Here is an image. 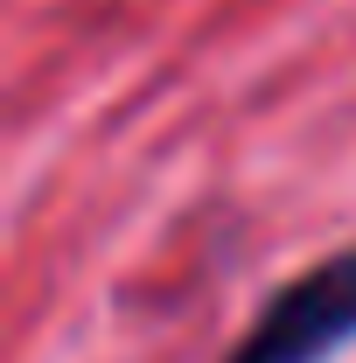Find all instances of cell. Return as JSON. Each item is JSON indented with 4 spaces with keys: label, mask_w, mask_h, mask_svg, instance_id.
Listing matches in <instances>:
<instances>
[{
    "label": "cell",
    "mask_w": 356,
    "mask_h": 363,
    "mask_svg": "<svg viewBox=\"0 0 356 363\" xmlns=\"http://www.w3.org/2000/svg\"><path fill=\"white\" fill-rule=\"evenodd\" d=\"M356 342V245L287 279L223 363H328Z\"/></svg>",
    "instance_id": "obj_1"
}]
</instances>
